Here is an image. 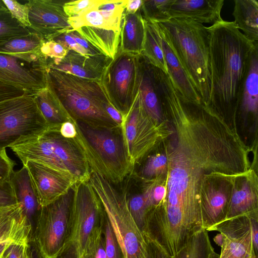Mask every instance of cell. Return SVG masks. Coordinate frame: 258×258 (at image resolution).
Segmentation results:
<instances>
[{
    "label": "cell",
    "instance_id": "6da1fadb",
    "mask_svg": "<svg viewBox=\"0 0 258 258\" xmlns=\"http://www.w3.org/2000/svg\"><path fill=\"white\" fill-rule=\"evenodd\" d=\"M162 107L173 131L164 149L167 194L152 210L150 219L162 234L179 237L202 228L200 199L204 177L248 171L250 149L224 116L186 99L173 86L164 91Z\"/></svg>",
    "mask_w": 258,
    "mask_h": 258
},
{
    "label": "cell",
    "instance_id": "7a4b0ae2",
    "mask_svg": "<svg viewBox=\"0 0 258 258\" xmlns=\"http://www.w3.org/2000/svg\"><path fill=\"white\" fill-rule=\"evenodd\" d=\"M207 29L210 92L206 106L227 120L235 119L251 55L258 43L248 40L234 21L222 19Z\"/></svg>",
    "mask_w": 258,
    "mask_h": 258
},
{
    "label": "cell",
    "instance_id": "3957f363",
    "mask_svg": "<svg viewBox=\"0 0 258 258\" xmlns=\"http://www.w3.org/2000/svg\"><path fill=\"white\" fill-rule=\"evenodd\" d=\"M190 82L206 105L210 92L209 40L207 27L187 19L156 23Z\"/></svg>",
    "mask_w": 258,
    "mask_h": 258
},
{
    "label": "cell",
    "instance_id": "277c9868",
    "mask_svg": "<svg viewBox=\"0 0 258 258\" xmlns=\"http://www.w3.org/2000/svg\"><path fill=\"white\" fill-rule=\"evenodd\" d=\"M47 85L75 121L93 127L120 130L107 113L111 104L100 81L48 68Z\"/></svg>",
    "mask_w": 258,
    "mask_h": 258
},
{
    "label": "cell",
    "instance_id": "5b68a950",
    "mask_svg": "<svg viewBox=\"0 0 258 258\" xmlns=\"http://www.w3.org/2000/svg\"><path fill=\"white\" fill-rule=\"evenodd\" d=\"M75 140L85 155L91 172L111 183L121 182L134 167L128 159L120 130L93 127L75 120Z\"/></svg>",
    "mask_w": 258,
    "mask_h": 258
},
{
    "label": "cell",
    "instance_id": "8992f818",
    "mask_svg": "<svg viewBox=\"0 0 258 258\" xmlns=\"http://www.w3.org/2000/svg\"><path fill=\"white\" fill-rule=\"evenodd\" d=\"M89 181L101 201L125 258H152L145 235L128 210L126 192L118 191L95 172L91 173Z\"/></svg>",
    "mask_w": 258,
    "mask_h": 258
},
{
    "label": "cell",
    "instance_id": "52a82bcc",
    "mask_svg": "<svg viewBox=\"0 0 258 258\" xmlns=\"http://www.w3.org/2000/svg\"><path fill=\"white\" fill-rule=\"evenodd\" d=\"M72 191L68 234L57 258H82L90 237L103 225L104 209L89 181L77 182Z\"/></svg>",
    "mask_w": 258,
    "mask_h": 258
},
{
    "label": "cell",
    "instance_id": "ba28073f",
    "mask_svg": "<svg viewBox=\"0 0 258 258\" xmlns=\"http://www.w3.org/2000/svg\"><path fill=\"white\" fill-rule=\"evenodd\" d=\"M167 120L157 122L144 109L138 93L132 107L123 117L120 133L132 164L135 165L172 134Z\"/></svg>",
    "mask_w": 258,
    "mask_h": 258
},
{
    "label": "cell",
    "instance_id": "9c48e42d",
    "mask_svg": "<svg viewBox=\"0 0 258 258\" xmlns=\"http://www.w3.org/2000/svg\"><path fill=\"white\" fill-rule=\"evenodd\" d=\"M35 94L0 102V150L32 139L48 127Z\"/></svg>",
    "mask_w": 258,
    "mask_h": 258
},
{
    "label": "cell",
    "instance_id": "30bf717a",
    "mask_svg": "<svg viewBox=\"0 0 258 258\" xmlns=\"http://www.w3.org/2000/svg\"><path fill=\"white\" fill-rule=\"evenodd\" d=\"M72 190L41 208L32 242L42 258H57L66 242L70 225Z\"/></svg>",
    "mask_w": 258,
    "mask_h": 258
},
{
    "label": "cell",
    "instance_id": "8fae6325",
    "mask_svg": "<svg viewBox=\"0 0 258 258\" xmlns=\"http://www.w3.org/2000/svg\"><path fill=\"white\" fill-rule=\"evenodd\" d=\"M138 55L118 49L104 68L100 81L109 102L123 117L139 91Z\"/></svg>",
    "mask_w": 258,
    "mask_h": 258
},
{
    "label": "cell",
    "instance_id": "7c38bea8",
    "mask_svg": "<svg viewBox=\"0 0 258 258\" xmlns=\"http://www.w3.org/2000/svg\"><path fill=\"white\" fill-rule=\"evenodd\" d=\"M48 67L40 52L9 54L0 53V82L36 94L47 85Z\"/></svg>",
    "mask_w": 258,
    "mask_h": 258
},
{
    "label": "cell",
    "instance_id": "4fadbf2b",
    "mask_svg": "<svg viewBox=\"0 0 258 258\" xmlns=\"http://www.w3.org/2000/svg\"><path fill=\"white\" fill-rule=\"evenodd\" d=\"M237 175L212 173L204 177L200 199L203 229L206 230L225 220Z\"/></svg>",
    "mask_w": 258,
    "mask_h": 258
},
{
    "label": "cell",
    "instance_id": "5bb4252c",
    "mask_svg": "<svg viewBox=\"0 0 258 258\" xmlns=\"http://www.w3.org/2000/svg\"><path fill=\"white\" fill-rule=\"evenodd\" d=\"M67 0H29L27 1L31 30L45 41L73 30L63 9Z\"/></svg>",
    "mask_w": 258,
    "mask_h": 258
},
{
    "label": "cell",
    "instance_id": "9a60e30c",
    "mask_svg": "<svg viewBox=\"0 0 258 258\" xmlns=\"http://www.w3.org/2000/svg\"><path fill=\"white\" fill-rule=\"evenodd\" d=\"M206 230L218 231L223 235L218 258H258L253 250L249 217L243 216L226 220Z\"/></svg>",
    "mask_w": 258,
    "mask_h": 258
},
{
    "label": "cell",
    "instance_id": "2e32d148",
    "mask_svg": "<svg viewBox=\"0 0 258 258\" xmlns=\"http://www.w3.org/2000/svg\"><path fill=\"white\" fill-rule=\"evenodd\" d=\"M27 169L40 206H47L70 192L75 180L39 162L28 160Z\"/></svg>",
    "mask_w": 258,
    "mask_h": 258
},
{
    "label": "cell",
    "instance_id": "e0dca14e",
    "mask_svg": "<svg viewBox=\"0 0 258 258\" xmlns=\"http://www.w3.org/2000/svg\"><path fill=\"white\" fill-rule=\"evenodd\" d=\"M162 71L142 54L138 55L139 94L147 114L157 122L165 120L162 106Z\"/></svg>",
    "mask_w": 258,
    "mask_h": 258
},
{
    "label": "cell",
    "instance_id": "ac0fdd59",
    "mask_svg": "<svg viewBox=\"0 0 258 258\" xmlns=\"http://www.w3.org/2000/svg\"><path fill=\"white\" fill-rule=\"evenodd\" d=\"M127 0H96L92 6L77 16L69 17L73 30L91 26L120 32Z\"/></svg>",
    "mask_w": 258,
    "mask_h": 258
},
{
    "label": "cell",
    "instance_id": "d6986e66",
    "mask_svg": "<svg viewBox=\"0 0 258 258\" xmlns=\"http://www.w3.org/2000/svg\"><path fill=\"white\" fill-rule=\"evenodd\" d=\"M243 216L258 219V178L251 168L235 178L225 220Z\"/></svg>",
    "mask_w": 258,
    "mask_h": 258
},
{
    "label": "cell",
    "instance_id": "ffe728a7",
    "mask_svg": "<svg viewBox=\"0 0 258 258\" xmlns=\"http://www.w3.org/2000/svg\"><path fill=\"white\" fill-rule=\"evenodd\" d=\"M111 59L103 54L84 55L70 50L62 59H46V60L48 68L82 78L100 81L104 68Z\"/></svg>",
    "mask_w": 258,
    "mask_h": 258
},
{
    "label": "cell",
    "instance_id": "44dd1931",
    "mask_svg": "<svg viewBox=\"0 0 258 258\" xmlns=\"http://www.w3.org/2000/svg\"><path fill=\"white\" fill-rule=\"evenodd\" d=\"M32 233V226L20 204L0 208V244L29 245Z\"/></svg>",
    "mask_w": 258,
    "mask_h": 258
},
{
    "label": "cell",
    "instance_id": "7402d4cb",
    "mask_svg": "<svg viewBox=\"0 0 258 258\" xmlns=\"http://www.w3.org/2000/svg\"><path fill=\"white\" fill-rule=\"evenodd\" d=\"M224 0H174L169 10L170 19H187L196 22L212 23L221 16Z\"/></svg>",
    "mask_w": 258,
    "mask_h": 258
},
{
    "label": "cell",
    "instance_id": "603a6c76",
    "mask_svg": "<svg viewBox=\"0 0 258 258\" xmlns=\"http://www.w3.org/2000/svg\"><path fill=\"white\" fill-rule=\"evenodd\" d=\"M258 44L252 52L248 69L239 98L236 112L245 119L256 120L258 112Z\"/></svg>",
    "mask_w": 258,
    "mask_h": 258
},
{
    "label": "cell",
    "instance_id": "cb8c5ba5",
    "mask_svg": "<svg viewBox=\"0 0 258 258\" xmlns=\"http://www.w3.org/2000/svg\"><path fill=\"white\" fill-rule=\"evenodd\" d=\"M10 181L17 203L21 205L33 232L41 207L27 168L23 165L20 170L14 171Z\"/></svg>",
    "mask_w": 258,
    "mask_h": 258
},
{
    "label": "cell",
    "instance_id": "d4e9b609",
    "mask_svg": "<svg viewBox=\"0 0 258 258\" xmlns=\"http://www.w3.org/2000/svg\"><path fill=\"white\" fill-rule=\"evenodd\" d=\"M145 36V20L141 9L135 14L124 12L120 26L119 50L140 54L143 50Z\"/></svg>",
    "mask_w": 258,
    "mask_h": 258
},
{
    "label": "cell",
    "instance_id": "484cf974",
    "mask_svg": "<svg viewBox=\"0 0 258 258\" xmlns=\"http://www.w3.org/2000/svg\"><path fill=\"white\" fill-rule=\"evenodd\" d=\"M160 34L161 37L162 48L167 69V75L174 86L186 99L196 103H202L201 98L178 59L160 32Z\"/></svg>",
    "mask_w": 258,
    "mask_h": 258
},
{
    "label": "cell",
    "instance_id": "4316f807",
    "mask_svg": "<svg viewBox=\"0 0 258 258\" xmlns=\"http://www.w3.org/2000/svg\"><path fill=\"white\" fill-rule=\"evenodd\" d=\"M76 31L103 55L114 58L119 49L120 32L91 26L82 27Z\"/></svg>",
    "mask_w": 258,
    "mask_h": 258
},
{
    "label": "cell",
    "instance_id": "83f0119b",
    "mask_svg": "<svg viewBox=\"0 0 258 258\" xmlns=\"http://www.w3.org/2000/svg\"><path fill=\"white\" fill-rule=\"evenodd\" d=\"M232 15L234 23L252 42L258 41V2L256 0H235Z\"/></svg>",
    "mask_w": 258,
    "mask_h": 258
},
{
    "label": "cell",
    "instance_id": "f1b7e54d",
    "mask_svg": "<svg viewBox=\"0 0 258 258\" xmlns=\"http://www.w3.org/2000/svg\"><path fill=\"white\" fill-rule=\"evenodd\" d=\"M34 95L38 107L48 126H59L64 122L73 120L48 85Z\"/></svg>",
    "mask_w": 258,
    "mask_h": 258
},
{
    "label": "cell",
    "instance_id": "f546056e",
    "mask_svg": "<svg viewBox=\"0 0 258 258\" xmlns=\"http://www.w3.org/2000/svg\"><path fill=\"white\" fill-rule=\"evenodd\" d=\"M141 54L154 66L167 74V69L161 45V37L156 23L145 21V36Z\"/></svg>",
    "mask_w": 258,
    "mask_h": 258
},
{
    "label": "cell",
    "instance_id": "4dcf8cb0",
    "mask_svg": "<svg viewBox=\"0 0 258 258\" xmlns=\"http://www.w3.org/2000/svg\"><path fill=\"white\" fill-rule=\"evenodd\" d=\"M208 231L202 229L193 234L185 245L170 258H218Z\"/></svg>",
    "mask_w": 258,
    "mask_h": 258
},
{
    "label": "cell",
    "instance_id": "1f68e13d",
    "mask_svg": "<svg viewBox=\"0 0 258 258\" xmlns=\"http://www.w3.org/2000/svg\"><path fill=\"white\" fill-rule=\"evenodd\" d=\"M44 41L40 35L32 31L28 35L13 39L0 45V53L16 54L40 52Z\"/></svg>",
    "mask_w": 258,
    "mask_h": 258
},
{
    "label": "cell",
    "instance_id": "d6a6232c",
    "mask_svg": "<svg viewBox=\"0 0 258 258\" xmlns=\"http://www.w3.org/2000/svg\"><path fill=\"white\" fill-rule=\"evenodd\" d=\"M174 0H143L141 11L144 20L160 23L170 19L169 10Z\"/></svg>",
    "mask_w": 258,
    "mask_h": 258
},
{
    "label": "cell",
    "instance_id": "836d02e7",
    "mask_svg": "<svg viewBox=\"0 0 258 258\" xmlns=\"http://www.w3.org/2000/svg\"><path fill=\"white\" fill-rule=\"evenodd\" d=\"M32 32L14 19L9 11L0 13V45L13 39L28 35Z\"/></svg>",
    "mask_w": 258,
    "mask_h": 258
},
{
    "label": "cell",
    "instance_id": "e575fe53",
    "mask_svg": "<svg viewBox=\"0 0 258 258\" xmlns=\"http://www.w3.org/2000/svg\"><path fill=\"white\" fill-rule=\"evenodd\" d=\"M167 158L165 151L149 156L140 171L145 181L165 175L167 171Z\"/></svg>",
    "mask_w": 258,
    "mask_h": 258
},
{
    "label": "cell",
    "instance_id": "d590c367",
    "mask_svg": "<svg viewBox=\"0 0 258 258\" xmlns=\"http://www.w3.org/2000/svg\"><path fill=\"white\" fill-rule=\"evenodd\" d=\"M127 207L130 213L139 229L144 232L150 208L143 195L139 194L127 197Z\"/></svg>",
    "mask_w": 258,
    "mask_h": 258
},
{
    "label": "cell",
    "instance_id": "8d00e7d4",
    "mask_svg": "<svg viewBox=\"0 0 258 258\" xmlns=\"http://www.w3.org/2000/svg\"><path fill=\"white\" fill-rule=\"evenodd\" d=\"M103 230L105 241L106 258H125L111 224L105 214L103 221Z\"/></svg>",
    "mask_w": 258,
    "mask_h": 258
},
{
    "label": "cell",
    "instance_id": "74e56055",
    "mask_svg": "<svg viewBox=\"0 0 258 258\" xmlns=\"http://www.w3.org/2000/svg\"><path fill=\"white\" fill-rule=\"evenodd\" d=\"M82 258H106L103 226L90 237Z\"/></svg>",
    "mask_w": 258,
    "mask_h": 258
},
{
    "label": "cell",
    "instance_id": "f35d334b",
    "mask_svg": "<svg viewBox=\"0 0 258 258\" xmlns=\"http://www.w3.org/2000/svg\"><path fill=\"white\" fill-rule=\"evenodd\" d=\"M12 17L23 26L30 28L29 9L27 4H22L15 0H2Z\"/></svg>",
    "mask_w": 258,
    "mask_h": 258
},
{
    "label": "cell",
    "instance_id": "ab89813d",
    "mask_svg": "<svg viewBox=\"0 0 258 258\" xmlns=\"http://www.w3.org/2000/svg\"><path fill=\"white\" fill-rule=\"evenodd\" d=\"M69 51V49L53 40H44L40 48L41 54L46 59H62Z\"/></svg>",
    "mask_w": 258,
    "mask_h": 258
},
{
    "label": "cell",
    "instance_id": "60d3db41",
    "mask_svg": "<svg viewBox=\"0 0 258 258\" xmlns=\"http://www.w3.org/2000/svg\"><path fill=\"white\" fill-rule=\"evenodd\" d=\"M96 0L68 1L63 6V9L69 17L78 15L94 5Z\"/></svg>",
    "mask_w": 258,
    "mask_h": 258
},
{
    "label": "cell",
    "instance_id": "b9f144b4",
    "mask_svg": "<svg viewBox=\"0 0 258 258\" xmlns=\"http://www.w3.org/2000/svg\"><path fill=\"white\" fill-rule=\"evenodd\" d=\"M16 165L7 155L6 149L0 150V183L10 180Z\"/></svg>",
    "mask_w": 258,
    "mask_h": 258
},
{
    "label": "cell",
    "instance_id": "7bdbcfd3",
    "mask_svg": "<svg viewBox=\"0 0 258 258\" xmlns=\"http://www.w3.org/2000/svg\"><path fill=\"white\" fill-rule=\"evenodd\" d=\"M17 204L11 181L0 183V208L9 207Z\"/></svg>",
    "mask_w": 258,
    "mask_h": 258
},
{
    "label": "cell",
    "instance_id": "ee69618b",
    "mask_svg": "<svg viewBox=\"0 0 258 258\" xmlns=\"http://www.w3.org/2000/svg\"><path fill=\"white\" fill-rule=\"evenodd\" d=\"M53 40L59 43L69 50H74L84 55H89L87 51L78 44L68 32L59 35Z\"/></svg>",
    "mask_w": 258,
    "mask_h": 258
},
{
    "label": "cell",
    "instance_id": "f6af8a7d",
    "mask_svg": "<svg viewBox=\"0 0 258 258\" xmlns=\"http://www.w3.org/2000/svg\"><path fill=\"white\" fill-rule=\"evenodd\" d=\"M30 244H12L4 253V258H30Z\"/></svg>",
    "mask_w": 258,
    "mask_h": 258
},
{
    "label": "cell",
    "instance_id": "bcb514c9",
    "mask_svg": "<svg viewBox=\"0 0 258 258\" xmlns=\"http://www.w3.org/2000/svg\"><path fill=\"white\" fill-rule=\"evenodd\" d=\"M26 93L21 88L0 82V102L22 96Z\"/></svg>",
    "mask_w": 258,
    "mask_h": 258
},
{
    "label": "cell",
    "instance_id": "7dc6e473",
    "mask_svg": "<svg viewBox=\"0 0 258 258\" xmlns=\"http://www.w3.org/2000/svg\"><path fill=\"white\" fill-rule=\"evenodd\" d=\"M82 48L87 51L90 56L102 54L96 48L83 38L76 30H71L67 32Z\"/></svg>",
    "mask_w": 258,
    "mask_h": 258
},
{
    "label": "cell",
    "instance_id": "c3c4849f",
    "mask_svg": "<svg viewBox=\"0 0 258 258\" xmlns=\"http://www.w3.org/2000/svg\"><path fill=\"white\" fill-rule=\"evenodd\" d=\"M147 240L152 258H170L169 256L155 241L144 233Z\"/></svg>",
    "mask_w": 258,
    "mask_h": 258
},
{
    "label": "cell",
    "instance_id": "681fc988",
    "mask_svg": "<svg viewBox=\"0 0 258 258\" xmlns=\"http://www.w3.org/2000/svg\"><path fill=\"white\" fill-rule=\"evenodd\" d=\"M59 133L64 138L75 139L77 136V130L74 119L62 123L59 127Z\"/></svg>",
    "mask_w": 258,
    "mask_h": 258
},
{
    "label": "cell",
    "instance_id": "f907efd6",
    "mask_svg": "<svg viewBox=\"0 0 258 258\" xmlns=\"http://www.w3.org/2000/svg\"><path fill=\"white\" fill-rule=\"evenodd\" d=\"M250 218L252 241L255 254L258 256V219Z\"/></svg>",
    "mask_w": 258,
    "mask_h": 258
},
{
    "label": "cell",
    "instance_id": "816d5d0a",
    "mask_svg": "<svg viewBox=\"0 0 258 258\" xmlns=\"http://www.w3.org/2000/svg\"><path fill=\"white\" fill-rule=\"evenodd\" d=\"M142 3V0H127L124 12L135 14L141 9Z\"/></svg>",
    "mask_w": 258,
    "mask_h": 258
},
{
    "label": "cell",
    "instance_id": "f5cc1de1",
    "mask_svg": "<svg viewBox=\"0 0 258 258\" xmlns=\"http://www.w3.org/2000/svg\"><path fill=\"white\" fill-rule=\"evenodd\" d=\"M30 258H42L35 246L30 245Z\"/></svg>",
    "mask_w": 258,
    "mask_h": 258
},
{
    "label": "cell",
    "instance_id": "db71d44e",
    "mask_svg": "<svg viewBox=\"0 0 258 258\" xmlns=\"http://www.w3.org/2000/svg\"><path fill=\"white\" fill-rule=\"evenodd\" d=\"M12 244V243L9 242L2 243L0 244V258L2 257L5 251Z\"/></svg>",
    "mask_w": 258,
    "mask_h": 258
},
{
    "label": "cell",
    "instance_id": "11a10c76",
    "mask_svg": "<svg viewBox=\"0 0 258 258\" xmlns=\"http://www.w3.org/2000/svg\"><path fill=\"white\" fill-rule=\"evenodd\" d=\"M223 240V237L222 234L220 233L217 234L214 238V241L220 247L222 244Z\"/></svg>",
    "mask_w": 258,
    "mask_h": 258
},
{
    "label": "cell",
    "instance_id": "9f6ffc18",
    "mask_svg": "<svg viewBox=\"0 0 258 258\" xmlns=\"http://www.w3.org/2000/svg\"><path fill=\"white\" fill-rule=\"evenodd\" d=\"M8 11L2 0H0V13Z\"/></svg>",
    "mask_w": 258,
    "mask_h": 258
},
{
    "label": "cell",
    "instance_id": "6f0895ef",
    "mask_svg": "<svg viewBox=\"0 0 258 258\" xmlns=\"http://www.w3.org/2000/svg\"><path fill=\"white\" fill-rule=\"evenodd\" d=\"M1 258H4V254H3V256H2V257H1Z\"/></svg>",
    "mask_w": 258,
    "mask_h": 258
}]
</instances>
